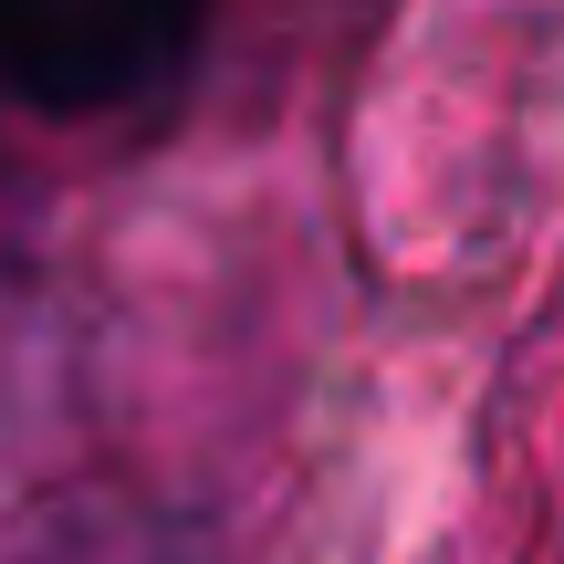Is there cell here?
Masks as SVG:
<instances>
[{
    "label": "cell",
    "instance_id": "cell-1",
    "mask_svg": "<svg viewBox=\"0 0 564 564\" xmlns=\"http://www.w3.org/2000/svg\"><path fill=\"white\" fill-rule=\"evenodd\" d=\"M220 0H0V95L32 116H126L199 63Z\"/></svg>",
    "mask_w": 564,
    "mask_h": 564
},
{
    "label": "cell",
    "instance_id": "cell-2",
    "mask_svg": "<svg viewBox=\"0 0 564 564\" xmlns=\"http://www.w3.org/2000/svg\"><path fill=\"white\" fill-rule=\"evenodd\" d=\"M42 564H167V554H42Z\"/></svg>",
    "mask_w": 564,
    "mask_h": 564
}]
</instances>
